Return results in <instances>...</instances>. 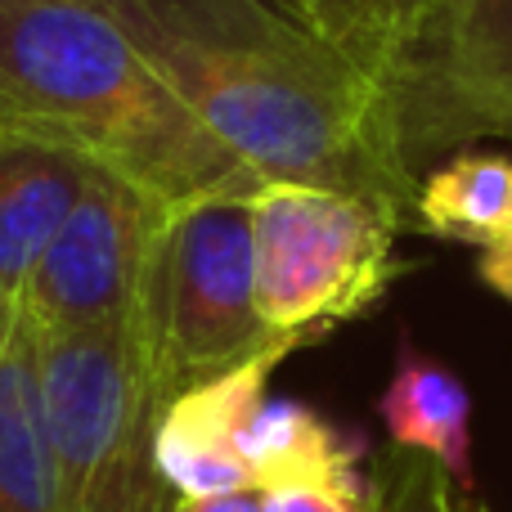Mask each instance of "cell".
<instances>
[{"mask_svg": "<svg viewBox=\"0 0 512 512\" xmlns=\"http://www.w3.org/2000/svg\"><path fill=\"white\" fill-rule=\"evenodd\" d=\"M99 5L261 185L342 189L414 225L418 185L400 162L378 77L279 0Z\"/></svg>", "mask_w": 512, "mask_h": 512, "instance_id": "6da1fadb", "label": "cell"}, {"mask_svg": "<svg viewBox=\"0 0 512 512\" xmlns=\"http://www.w3.org/2000/svg\"><path fill=\"white\" fill-rule=\"evenodd\" d=\"M0 135L72 153L171 212L261 189L99 0H0Z\"/></svg>", "mask_w": 512, "mask_h": 512, "instance_id": "7a4b0ae2", "label": "cell"}, {"mask_svg": "<svg viewBox=\"0 0 512 512\" xmlns=\"http://www.w3.org/2000/svg\"><path fill=\"white\" fill-rule=\"evenodd\" d=\"M126 324L162 409L270 346H301L274 337L256 310L252 198H207L171 212Z\"/></svg>", "mask_w": 512, "mask_h": 512, "instance_id": "3957f363", "label": "cell"}, {"mask_svg": "<svg viewBox=\"0 0 512 512\" xmlns=\"http://www.w3.org/2000/svg\"><path fill=\"white\" fill-rule=\"evenodd\" d=\"M36 346L59 512H171L153 454L162 405L131 324L36 328Z\"/></svg>", "mask_w": 512, "mask_h": 512, "instance_id": "277c9868", "label": "cell"}, {"mask_svg": "<svg viewBox=\"0 0 512 512\" xmlns=\"http://www.w3.org/2000/svg\"><path fill=\"white\" fill-rule=\"evenodd\" d=\"M396 212L360 194L274 180L252 194L256 310L274 337L310 346L369 315L405 274Z\"/></svg>", "mask_w": 512, "mask_h": 512, "instance_id": "5b68a950", "label": "cell"}, {"mask_svg": "<svg viewBox=\"0 0 512 512\" xmlns=\"http://www.w3.org/2000/svg\"><path fill=\"white\" fill-rule=\"evenodd\" d=\"M382 95L414 185L472 140H512V0H423Z\"/></svg>", "mask_w": 512, "mask_h": 512, "instance_id": "8992f818", "label": "cell"}, {"mask_svg": "<svg viewBox=\"0 0 512 512\" xmlns=\"http://www.w3.org/2000/svg\"><path fill=\"white\" fill-rule=\"evenodd\" d=\"M171 207L131 180L90 171L86 194L32 270L23 306L36 328H95L131 315Z\"/></svg>", "mask_w": 512, "mask_h": 512, "instance_id": "52a82bcc", "label": "cell"}, {"mask_svg": "<svg viewBox=\"0 0 512 512\" xmlns=\"http://www.w3.org/2000/svg\"><path fill=\"white\" fill-rule=\"evenodd\" d=\"M292 351L297 346L288 342L270 346V351L180 391L158 414L153 454H158V472L176 490V499H212L252 490L248 463L239 454V436L248 427V418L261 409L270 373Z\"/></svg>", "mask_w": 512, "mask_h": 512, "instance_id": "ba28073f", "label": "cell"}, {"mask_svg": "<svg viewBox=\"0 0 512 512\" xmlns=\"http://www.w3.org/2000/svg\"><path fill=\"white\" fill-rule=\"evenodd\" d=\"M81 158L0 135V301H23L27 279L86 194Z\"/></svg>", "mask_w": 512, "mask_h": 512, "instance_id": "9c48e42d", "label": "cell"}, {"mask_svg": "<svg viewBox=\"0 0 512 512\" xmlns=\"http://www.w3.org/2000/svg\"><path fill=\"white\" fill-rule=\"evenodd\" d=\"M0 512H59L41 346L23 301H0Z\"/></svg>", "mask_w": 512, "mask_h": 512, "instance_id": "30bf717a", "label": "cell"}, {"mask_svg": "<svg viewBox=\"0 0 512 512\" xmlns=\"http://www.w3.org/2000/svg\"><path fill=\"white\" fill-rule=\"evenodd\" d=\"M378 414L387 423L391 445L436 459L463 495H477L472 477V396L450 364L400 342L396 373L378 396Z\"/></svg>", "mask_w": 512, "mask_h": 512, "instance_id": "8fae6325", "label": "cell"}, {"mask_svg": "<svg viewBox=\"0 0 512 512\" xmlns=\"http://www.w3.org/2000/svg\"><path fill=\"white\" fill-rule=\"evenodd\" d=\"M252 490L283 486H369L360 477V436L333 427L319 409L288 396H265L239 436Z\"/></svg>", "mask_w": 512, "mask_h": 512, "instance_id": "7c38bea8", "label": "cell"}, {"mask_svg": "<svg viewBox=\"0 0 512 512\" xmlns=\"http://www.w3.org/2000/svg\"><path fill=\"white\" fill-rule=\"evenodd\" d=\"M414 230L432 239L495 248L512 234V158L486 149H459L441 158L414 198Z\"/></svg>", "mask_w": 512, "mask_h": 512, "instance_id": "4fadbf2b", "label": "cell"}, {"mask_svg": "<svg viewBox=\"0 0 512 512\" xmlns=\"http://www.w3.org/2000/svg\"><path fill=\"white\" fill-rule=\"evenodd\" d=\"M454 490L436 459L387 445L369 472V512H454Z\"/></svg>", "mask_w": 512, "mask_h": 512, "instance_id": "5bb4252c", "label": "cell"}, {"mask_svg": "<svg viewBox=\"0 0 512 512\" xmlns=\"http://www.w3.org/2000/svg\"><path fill=\"white\" fill-rule=\"evenodd\" d=\"M292 18L310 27V32L328 36L333 45H342L355 63L378 77L382 86V68H387V27H382V9L378 0H279Z\"/></svg>", "mask_w": 512, "mask_h": 512, "instance_id": "9a60e30c", "label": "cell"}, {"mask_svg": "<svg viewBox=\"0 0 512 512\" xmlns=\"http://www.w3.org/2000/svg\"><path fill=\"white\" fill-rule=\"evenodd\" d=\"M261 512H369V486H283V490H265Z\"/></svg>", "mask_w": 512, "mask_h": 512, "instance_id": "2e32d148", "label": "cell"}, {"mask_svg": "<svg viewBox=\"0 0 512 512\" xmlns=\"http://www.w3.org/2000/svg\"><path fill=\"white\" fill-rule=\"evenodd\" d=\"M477 279L486 283L495 297L512 301V234L499 239L495 248H481V261H477Z\"/></svg>", "mask_w": 512, "mask_h": 512, "instance_id": "e0dca14e", "label": "cell"}, {"mask_svg": "<svg viewBox=\"0 0 512 512\" xmlns=\"http://www.w3.org/2000/svg\"><path fill=\"white\" fill-rule=\"evenodd\" d=\"M171 512H261V490H239V495H212V499H176Z\"/></svg>", "mask_w": 512, "mask_h": 512, "instance_id": "ac0fdd59", "label": "cell"}, {"mask_svg": "<svg viewBox=\"0 0 512 512\" xmlns=\"http://www.w3.org/2000/svg\"><path fill=\"white\" fill-rule=\"evenodd\" d=\"M418 5H423V0H378L382 27H387V63H391V54H396V45H400V36H405V27L414 23ZM382 72H387V68H382Z\"/></svg>", "mask_w": 512, "mask_h": 512, "instance_id": "d6986e66", "label": "cell"}, {"mask_svg": "<svg viewBox=\"0 0 512 512\" xmlns=\"http://www.w3.org/2000/svg\"><path fill=\"white\" fill-rule=\"evenodd\" d=\"M454 512H490V508H486L481 495H463V490H454Z\"/></svg>", "mask_w": 512, "mask_h": 512, "instance_id": "ffe728a7", "label": "cell"}]
</instances>
